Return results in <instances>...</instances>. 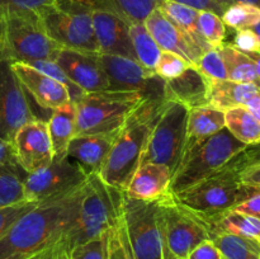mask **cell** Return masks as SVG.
Wrapping results in <instances>:
<instances>
[{
    "instance_id": "obj_24",
    "label": "cell",
    "mask_w": 260,
    "mask_h": 259,
    "mask_svg": "<svg viewBox=\"0 0 260 259\" xmlns=\"http://www.w3.org/2000/svg\"><path fill=\"white\" fill-rule=\"evenodd\" d=\"M47 126L52 144L53 160L65 159L68 156L69 144L76 136V112L73 102L51 112Z\"/></svg>"
},
{
    "instance_id": "obj_7",
    "label": "cell",
    "mask_w": 260,
    "mask_h": 259,
    "mask_svg": "<svg viewBox=\"0 0 260 259\" xmlns=\"http://www.w3.org/2000/svg\"><path fill=\"white\" fill-rule=\"evenodd\" d=\"M93 9L89 0H58L36 14L46 35L60 47L99 53L91 19Z\"/></svg>"
},
{
    "instance_id": "obj_35",
    "label": "cell",
    "mask_w": 260,
    "mask_h": 259,
    "mask_svg": "<svg viewBox=\"0 0 260 259\" xmlns=\"http://www.w3.org/2000/svg\"><path fill=\"white\" fill-rule=\"evenodd\" d=\"M198 27L206 42L213 48H218L226 38V24L220 15L207 10H201L198 14Z\"/></svg>"
},
{
    "instance_id": "obj_47",
    "label": "cell",
    "mask_w": 260,
    "mask_h": 259,
    "mask_svg": "<svg viewBox=\"0 0 260 259\" xmlns=\"http://www.w3.org/2000/svg\"><path fill=\"white\" fill-rule=\"evenodd\" d=\"M159 2H162V0H159ZM169 2L179 3V4L194 8L197 10H207V12H212L215 14L220 15V17H222L223 12L226 9V7L215 2V0H169Z\"/></svg>"
},
{
    "instance_id": "obj_5",
    "label": "cell",
    "mask_w": 260,
    "mask_h": 259,
    "mask_svg": "<svg viewBox=\"0 0 260 259\" xmlns=\"http://www.w3.org/2000/svg\"><path fill=\"white\" fill-rule=\"evenodd\" d=\"M147 96L150 95L142 91L108 89L84 93L73 102L76 112V135L118 132Z\"/></svg>"
},
{
    "instance_id": "obj_21",
    "label": "cell",
    "mask_w": 260,
    "mask_h": 259,
    "mask_svg": "<svg viewBox=\"0 0 260 259\" xmlns=\"http://www.w3.org/2000/svg\"><path fill=\"white\" fill-rule=\"evenodd\" d=\"M116 136L117 132L76 135L69 144L66 157L80 165L88 175L99 174L111 151Z\"/></svg>"
},
{
    "instance_id": "obj_28",
    "label": "cell",
    "mask_w": 260,
    "mask_h": 259,
    "mask_svg": "<svg viewBox=\"0 0 260 259\" xmlns=\"http://www.w3.org/2000/svg\"><path fill=\"white\" fill-rule=\"evenodd\" d=\"M225 128L246 146L260 142V123L245 106L226 109Z\"/></svg>"
},
{
    "instance_id": "obj_51",
    "label": "cell",
    "mask_w": 260,
    "mask_h": 259,
    "mask_svg": "<svg viewBox=\"0 0 260 259\" xmlns=\"http://www.w3.org/2000/svg\"><path fill=\"white\" fill-rule=\"evenodd\" d=\"M248 57L253 61L254 66H255L256 74H258V78L260 80V51H256V52H246Z\"/></svg>"
},
{
    "instance_id": "obj_4",
    "label": "cell",
    "mask_w": 260,
    "mask_h": 259,
    "mask_svg": "<svg viewBox=\"0 0 260 259\" xmlns=\"http://www.w3.org/2000/svg\"><path fill=\"white\" fill-rule=\"evenodd\" d=\"M240 169L231 160L226 167L196 184L174 193L173 200L197 217H208L231 210L251 196L260 192L256 188L244 185L239 178Z\"/></svg>"
},
{
    "instance_id": "obj_15",
    "label": "cell",
    "mask_w": 260,
    "mask_h": 259,
    "mask_svg": "<svg viewBox=\"0 0 260 259\" xmlns=\"http://www.w3.org/2000/svg\"><path fill=\"white\" fill-rule=\"evenodd\" d=\"M12 145L18 164L27 174L52 163L53 151L47 119L37 118L23 124L15 132Z\"/></svg>"
},
{
    "instance_id": "obj_19",
    "label": "cell",
    "mask_w": 260,
    "mask_h": 259,
    "mask_svg": "<svg viewBox=\"0 0 260 259\" xmlns=\"http://www.w3.org/2000/svg\"><path fill=\"white\" fill-rule=\"evenodd\" d=\"M144 24L161 51L177 53L192 66H197L205 51L196 46L182 29H179L172 20L162 14L159 8L150 13Z\"/></svg>"
},
{
    "instance_id": "obj_42",
    "label": "cell",
    "mask_w": 260,
    "mask_h": 259,
    "mask_svg": "<svg viewBox=\"0 0 260 259\" xmlns=\"http://www.w3.org/2000/svg\"><path fill=\"white\" fill-rule=\"evenodd\" d=\"M58 0H0L2 12L37 13L42 8L55 4Z\"/></svg>"
},
{
    "instance_id": "obj_13",
    "label": "cell",
    "mask_w": 260,
    "mask_h": 259,
    "mask_svg": "<svg viewBox=\"0 0 260 259\" xmlns=\"http://www.w3.org/2000/svg\"><path fill=\"white\" fill-rule=\"evenodd\" d=\"M33 119L37 117L12 62L0 60V137L12 142L15 132Z\"/></svg>"
},
{
    "instance_id": "obj_44",
    "label": "cell",
    "mask_w": 260,
    "mask_h": 259,
    "mask_svg": "<svg viewBox=\"0 0 260 259\" xmlns=\"http://www.w3.org/2000/svg\"><path fill=\"white\" fill-rule=\"evenodd\" d=\"M187 259H223V256L217 249V246L213 244V241L211 239H207V240L198 244L188 254Z\"/></svg>"
},
{
    "instance_id": "obj_53",
    "label": "cell",
    "mask_w": 260,
    "mask_h": 259,
    "mask_svg": "<svg viewBox=\"0 0 260 259\" xmlns=\"http://www.w3.org/2000/svg\"><path fill=\"white\" fill-rule=\"evenodd\" d=\"M233 3H246V4H251L254 7H258L260 9V0H231V4Z\"/></svg>"
},
{
    "instance_id": "obj_59",
    "label": "cell",
    "mask_w": 260,
    "mask_h": 259,
    "mask_svg": "<svg viewBox=\"0 0 260 259\" xmlns=\"http://www.w3.org/2000/svg\"><path fill=\"white\" fill-rule=\"evenodd\" d=\"M66 259H68V258H66Z\"/></svg>"
},
{
    "instance_id": "obj_20",
    "label": "cell",
    "mask_w": 260,
    "mask_h": 259,
    "mask_svg": "<svg viewBox=\"0 0 260 259\" xmlns=\"http://www.w3.org/2000/svg\"><path fill=\"white\" fill-rule=\"evenodd\" d=\"M211 80L197 68L190 66L179 76L164 80L165 101L177 102L188 109L210 104Z\"/></svg>"
},
{
    "instance_id": "obj_29",
    "label": "cell",
    "mask_w": 260,
    "mask_h": 259,
    "mask_svg": "<svg viewBox=\"0 0 260 259\" xmlns=\"http://www.w3.org/2000/svg\"><path fill=\"white\" fill-rule=\"evenodd\" d=\"M218 50L225 62L229 80L236 81V83L255 84L260 86L255 66L246 53L238 50L233 43L225 42L218 47Z\"/></svg>"
},
{
    "instance_id": "obj_27",
    "label": "cell",
    "mask_w": 260,
    "mask_h": 259,
    "mask_svg": "<svg viewBox=\"0 0 260 259\" xmlns=\"http://www.w3.org/2000/svg\"><path fill=\"white\" fill-rule=\"evenodd\" d=\"M260 86L255 84L236 83L229 79L226 80H211L210 104L221 111H226L233 107L245 106Z\"/></svg>"
},
{
    "instance_id": "obj_12",
    "label": "cell",
    "mask_w": 260,
    "mask_h": 259,
    "mask_svg": "<svg viewBox=\"0 0 260 259\" xmlns=\"http://www.w3.org/2000/svg\"><path fill=\"white\" fill-rule=\"evenodd\" d=\"M86 179L88 174L83 168L69 157L52 160L47 167L25 175L23 179L24 198L41 202L83 184Z\"/></svg>"
},
{
    "instance_id": "obj_3",
    "label": "cell",
    "mask_w": 260,
    "mask_h": 259,
    "mask_svg": "<svg viewBox=\"0 0 260 259\" xmlns=\"http://www.w3.org/2000/svg\"><path fill=\"white\" fill-rule=\"evenodd\" d=\"M123 190L106 184L99 174L88 175L86 190L70 226L52 248L57 258H68L75 246L106 234L121 218Z\"/></svg>"
},
{
    "instance_id": "obj_37",
    "label": "cell",
    "mask_w": 260,
    "mask_h": 259,
    "mask_svg": "<svg viewBox=\"0 0 260 259\" xmlns=\"http://www.w3.org/2000/svg\"><path fill=\"white\" fill-rule=\"evenodd\" d=\"M190 66L192 65L185 61L182 56L169 52V51H161L156 66H155V74L162 80H170L179 76Z\"/></svg>"
},
{
    "instance_id": "obj_58",
    "label": "cell",
    "mask_w": 260,
    "mask_h": 259,
    "mask_svg": "<svg viewBox=\"0 0 260 259\" xmlns=\"http://www.w3.org/2000/svg\"><path fill=\"white\" fill-rule=\"evenodd\" d=\"M51 259H66L65 256H63V258H51Z\"/></svg>"
},
{
    "instance_id": "obj_17",
    "label": "cell",
    "mask_w": 260,
    "mask_h": 259,
    "mask_svg": "<svg viewBox=\"0 0 260 259\" xmlns=\"http://www.w3.org/2000/svg\"><path fill=\"white\" fill-rule=\"evenodd\" d=\"M55 61L70 80L85 93L108 89V80L98 60V53L61 48Z\"/></svg>"
},
{
    "instance_id": "obj_48",
    "label": "cell",
    "mask_w": 260,
    "mask_h": 259,
    "mask_svg": "<svg viewBox=\"0 0 260 259\" xmlns=\"http://www.w3.org/2000/svg\"><path fill=\"white\" fill-rule=\"evenodd\" d=\"M240 182L248 187L260 189V164L246 167L239 173Z\"/></svg>"
},
{
    "instance_id": "obj_39",
    "label": "cell",
    "mask_w": 260,
    "mask_h": 259,
    "mask_svg": "<svg viewBox=\"0 0 260 259\" xmlns=\"http://www.w3.org/2000/svg\"><path fill=\"white\" fill-rule=\"evenodd\" d=\"M196 68L210 80H226L228 73L218 48H210L201 56Z\"/></svg>"
},
{
    "instance_id": "obj_54",
    "label": "cell",
    "mask_w": 260,
    "mask_h": 259,
    "mask_svg": "<svg viewBox=\"0 0 260 259\" xmlns=\"http://www.w3.org/2000/svg\"><path fill=\"white\" fill-rule=\"evenodd\" d=\"M162 255H164L162 256L164 259H185V258H177V256L173 255V254L168 250V248L165 245H164V254H162Z\"/></svg>"
},
{
    "instance_id": "obj_11",
    "label": "cell",
    "mask_w": 260,
    "mask_h": 259,
    "mask_svg": "<svg viewBox=\"0 0 260 259\" xmlns=\"http://www.w3.org/2000/svg\"><path fill=\"white\" fill-rule=\"evenodd\" d=\"M160 212L164 245L177 258L187 259L198 244L210 239L200 218L178 205L169 193L160 198Z\"/></svg>"
},
{
    "instance_id": "obj_25",
    "label": "cell",
    "mask_w": 260,
    "mask_h": 259,
    "mask_svg": "<svg viewBox=\"0 0 260 259\" xmlns=\"http://www.w3.org/2000/svg\"><path fill=\"white\" fill-rule=\"evenodd\" d=\"M225 128V111L212 104L190 108L188 112L187 141L184 150Z\"/></svg>"
},
{
    "instance_id": "obj_23",
    "label": "cell",
    "mask_w": 260,
    "mask_h": 259,
    "mask_svg": "<svg viewBox=\"0 0 260 259\" xmlns=\"http://www.w3.org/2000/svg\"><path fill=\"white\" fill-rule=\"evenodd\" d=\"M200 221L207 229L210 239L217 234H231L254 239L260 243V218L255 216L231 208L208 217L200 218Z\"/></svg>"
},
{
    "instance_id": "obj_18",
    "label": "cell",
    "mask_w": 260,
    "mask_h": 259,
    "mask_svg": "<svg viewBox=\"0 0 260 259\" xmlns=\"http://www.w3.org/2000/svg\"><path fill=\"white\" fill-rule=\"evenodd\" d=\"M91 19L99 53L126 56L136 60L129 38V24L126 20L109 10L98 8L93 9Z\"/></svg>"
},
{
    "instance_id": "obj_31",
    "label": "cell",
    "mask_w": 260,
    "mask_h": 259,
    "mask_svg": "<svg viewBox=\"0 0 260 259\" xmlns=\"http://www.w3.org/2000/svg\"><path fill=\"white\" fill-rule=\"evenodd\" d=\"M129 38L134 47L136 60L144 66L146 70L155 73V66L161 53V48L152 38L144 23H134L129 24Z\"/></svg>"
},
{
    "instance_id": "obj_41",
    "label": "cell",
    "mask_w": 260,
    "mask_h": 259,
    "mask_svg": "<svg viewBox=\"0 0 260 259\" xmlns=\"http://www.w3.org/2000/svg\"><path fill=\"white\" fill-rule=\"evenodd\" d=\"M107 234L75 246L68 259H107Z\"/></svg>"
},
{
    "instance_id": "obj_55",
    "label": "cell",
    "mask_w": 260,
    "mask_h": 259,
    "mask_svg": "<svg viewBox=\"0 0 260 259\" xmlns=\"http://www.w3.org/2000/svg\"><path fill=\"white\" fill-rule=\"evenodd\" d=\"M215 2L220 3L221 5H223V7H226V8L231 4V0H215Z\"/></svg>"
},
{
    "instance_id": "obj_36",
    "label": "cell",
    "mask_w": 260,
    "mask_h": 259,
    "mask_svg": "<svg viewBox=\"0 0 260 259\" xmlns=\"http://www.w3.org/2000/svg\"><path fill=\"white\" fill-rule=\"evenodd\" d=\"M107 259H134L122 218L107 234Z\"/></svg>"
},
{
    "instance_id": "obj_57",
    "label": "cell",
    "mask_w": 260,
    "mask_h": 259,
    "mask_svg": "<svg viewBox=\"0 0 260 259\" xmlns=\"http://www.w3.org/2000/svg\"><path fill=\"white\" fill-rule=\"evenodd\" d=\"M0 27H2V13H0Z\"/></svg>"
},
{
    "instance_id": "obj_30",
    "label": "cell",
    "mask_w": 260,
    "mask_h": 259,
    "mask_svg": "<svg viewBox=\"0 0 260 259\" xmlns=\"http://www.w3.org/2000/svg\"><path fill=\"white\" fill-rule=\"evenodd\" d=\"M93 8L106 9L126 20L128 24L144 23L159 5V0H89Z\"/></svg>"
},
{
    "instance_id": "obj_45",
    "label": "cell",
    "mask_w": 260,
    "mask_h": 259,
    "mask_svg": "<svg viewBox=\"0 0 260 259\" xmlns=\"http://www.w3.org/2000/svg\"><path fill=\"white\" fill-rule=\"evenodd\" d=\"M233 161L235 163V165L240 170L246 167L260 164V142L256 145H251V146L246 147L235 159H233Z\"/></svg>"
},
{
    "instance_id": "obj_50",
    "label": "cell",
    "mask_w": 260,
    "mask_h": 259,
    "mask_svg": "<svg viewBox=\"0 0 260 259\" xmlns=\"http://www.w3.org/2000/svg\"><path fill=\"white\" fill-rule=\"evenodd\" d=\"M245 107L250 111V113L258 119V122L260 123V89L250 96V99L246 102Z\"/></svg>"
},
{
    "instance_id": "obj_10",
    "label": "cell",
    "mask_w": 260,
    "mask_h": 259,
    "mask_svg": "<svg viewBox=\"0 0 260 259\" xmlns=\"http://www.w3.org/2000/svg\"><path fill=\"white\" fill-rule=\"evenodd\" d=\"M189 109L177 102L165 101L141 157V164L157 163L174 174L184 152ZM140 164V165H141Z\"/></svg>"
},
{
    "instance_id": "obj_46",
    "label": "cell",
    "mask_w": 260,
    "mask_h": 259,
    "mask_svg": "<svg viewBox=\"0 0 260 259\" xmlns=\"http://www.w3.org/2000/svg\"><path fill=\"white\" fill-rule=\"evenodd\" d=\"M20 168L15 157L14 149L10 141L0 137V170Z\"/></svg>"
},
{
    "instance_id": "obj_43",
    "label": "cell",
    "mask_w": 260,
    "mask_h": 259,
    "mask_svg": "<svg viewBox=\"0 0 260 259\" xmlns=\"http://www.w3.org/2000/svg\"><path fill=\"white\" fill-rule=\"evenodd\" d=\"M233 45L241 52H256L260 51V38L253 28L236 30Z\"/></svg>"
},
{
    "instance_id": "obj_16",
    "label": "cell",
    "mask_w": 260,
    "mask_h": 259,
    "mask_svg": "<svg viewBox=\"0 0 260 259\" xmlns=\"http://www.w3.org/2000/svg\"><path fill=\"white\" fill-rule=\"evenodd\" d=\"M12 68L27 95L41 108L52 112L73 102L68 88L42 71L24 62H12Z\"/></svg>"
},
{
    "instance_id": "obj_26",
    "label": "cell",
    "mask_w": 260,
    "mask_h": 259,
    "mask_svg": "<svg viewBox=\"0 0 260 259\" xmlns=\"http://www.w3.org/2000/svg\"><path fill=\"white\" fill-rule=\"evenodd\" d=\"M157 8L161 10L162 14L168 19L172 20L179 29H182L187 35V37L201 50L206 52L210 48H213L206 42V40L201 35L200 27H198V14L201 10L179 4V3L169 2V0L159 2Z\"/></svg>"
},
{
    "instance_id": "obj_33",
    "label": "cell",
    "mask_w": 260,
    "mask_h": 259,
    "mask_svg": "<svg viewBox=\"0 0 260 259\" xmlns=\"http://www.w3.org/2000/svg\"><path fill=\"white\" fill-rule=\"evenodd\" d=\"M221 18L226 27L235 30L248 29L260 22V9L246 3H233L226 8Z\"/></svg>"
},
{
    "instance_id": "obj_32",
    "label": "cell",
    "mask_w": 260,
    "mask_h": 259,
    "mask_svg": "<svg viewBox=\"0 0 260 259\" xmlns=\"http://www.w3.org/2000/svg\"><path fill=\"white\" fill-rule=\"evenodd\" d=\"M223 259H260V243L254 239L231 234H217L211 238Z\"/></svg>"
},
{
    "instance_id": "obj_9",
    "label": "cell",
    "mask_w": 260,
    "mask_h": 259,
    "mask_svg": "<svg viewBox=\"0 0 260 259\" xmlns=\"http://www.w3.org/2000/svg\"><path fill=\"white\" fill-rule=\"evenodd\" d=\"M121 218L134 259H164L160 200L122 197Z\"/></svg>"
},
{
    "instance_id": "obj_14",
    "label": "cell",
    "mask_w": 260,
    "mask_h": 259,
    "mask_svg": "<svg viewBox=\"0 0 260 259\" xmlns=\"http://www.w3.org/2000/svg\"><path fill=\"white\" fill-rule=\"evenodd\" d=\"M98 60L108 80V90L142 91L147 95L162 94L164 80L146 70L137 60L107 53H98Z\"/></svg>"
},
{
    "instance_id": "obj_6",
    "label": "cell",
    "mask_w": 260,
    "mask_h": 259,
    "mask_svg": "<svg viewBox=\"0 0 260 259\" xmlns=\"http://www.w3.org/2000/svg\"><path fill=\"white\" fill-rule=\"evenodd\" d=\"M246 145L234 137L226 128L196 142L183 152L179 165L169 184L170 195L196 184L226 167L246 149Z\"/></svg>"
},
{
    "instance_id": "obj_2",
    "label": "cell",
    "mask_w": 260,
    "mask_h": 259,
    "mask_svg": "<svg viewBox=\"0 0 260 259\" xmlns=\"http://www.w3.org/2000/svg\"><path fill=\"white\" fill-rule=\"evenodd\" d=\"M164 102L162 94L147 96L117 132L111 151L99 172V177L106 184L119 190L126 189L141 164L145 147Z\"/></svg>"
},
{
    "instance_id": "obj_40",
    "label": "cell",
    "mask_w": 260,
    "mask_h": 259,
    "mask_svg": "<svg viewBox=\"0 0 260 259\" xmlns=\"http://www.w3.org/2000/svg\"><path fill=\"white\" fill-rule=\"evenodd\" d=\"M38 203L40 202L28 201L24 198V200L22 201H18V202L10 203V205L0 207V239L14 226V223L17 222L22 216H24L25 213L29 212L32 208H35L36 206L38 205Z\"/></svg>"
},
{
    "instance_id": "obj_38",
    "label": "cell",
    "mask_w": 260,
    "mask_h": 259,
    "mask_svg": "<svg viewBox=\"0 0 260 259\" xmlns=\"http://www.w3.org/2000/svg\"><path fill=\"white\" fill-rule=\"evenodd\" d=\"M28 65L33 66V68L42 71V73L46 74V75L51 76L52 79L57 80L58 83L63 84V85L68 88L69 93H70V96H71V101L73 102H75L76 99L80 98V96L85 93V91L81 90L78 85H75V84L70 80V78L66 75L65 71L58 66V63L56 62V61L37 60V61H32V62L28 63Z\"/></svg>"
},
{
    "instance_id": "obj_56",
    "label": "cell",
    "mask_w": 260,
    "mask_h": 259,
    "mask_svg": "<svg viewBox=\"0 0 260 259\" xmlns=\"http://www.w3.org/2000/svg\"><path fill=\"white\" fill-rule=\"evenodd\" d=\"M253 29L255 30V33L259 36V38H260V22L255 25V27H253Z\"/></svg>"
},
{
    "instance_id": "obj_49",
    "label": "cell",
    "mask_w": 260,
    "mask_h": 259,
    "mask_svg": "<svg viewBox=\"0 0 260 259\" xmlns=\"http://www.w3.org/2000/svg\"><path fill=\"white\" fill-rule=\"evenodd\" d=\"M234 210H238L240 211V212L248 213V215L255 216V217L260 218V192L255 193V195L251 196L250 198L244 201L243 203H240V205H238L236 207H234Z\"/></svg>"
},
{
    "instance_id": "obj_22",
    "label": "cell",
    "mask_w": 260,
    "mask_h": 259,
    "mask_svg": "<svg viewBox=\"0 0 260 259\" xmlns=\"http://www.w3.org/2000/svg\"><path fill=\"white\" fill-rule=\"evenodd\" d=\"M173 173L169 167L157 163L141 164L127 184L124 195L140 201H156L169 192Z\"/></svg>"
},
{
    "instance_id": "obj_52",
    "label": "cell",
    "mask_w": 260,
    "mask_h": 259,
    "mask_svg": "<svg viewBox=\"0 0 260 259\" xmlns=\"http://www.w3.org/2000/svg\"><path fill=\"white\" fill-rule=\"evenodd\" d=\"M51 258H57V256L55 255V253H53L52 249H50V250L46 251V253L41 254V255L33 256V258H30V259H51Z\"/></svg>"
},
{
    "instance_id": "obj_8",
    "label": "cell",
    "mask_w": 260,
    "mask_h": 259,
    "mask_svg": "<svg viewBox=\"0 0 260 259\" xmlns=\"http://www.w3.org/2000/svg\"><path fill=\"white\" fill-rule=\"evenodd\" d=\"M0 13V60L24 63L56 60L62 47L46 35L36 13Z\"/></svg>"
},
{
    "instance_id": "obj_34",
    "label": "cell",
    "mask_w": 260,
    "mask_h": 259,
    "mask_svg": "<svg viewBox=\"0 0 260 259\" xmlns=\"http://www.w3.org/2000/svg\"><path fill=\"white\" fill-rule=\"evenodd\" d=\"M27 173L22 168L0 170V207L24 200L23 179Z\"/></svg>"
},
{
    "instance_id": "obj_1",
    "label": "cell",
    "mask_w": 260,
    "mask_h": 259,
    "mask_svg": "<svg viewBox=\"0 0 260 259\" xmlns=\"http://www.w3.org/2000/svg\"><path fill=\"white\" fill-rule=\"evenodd\" d=\"M86 182L41 201L22 216L0 239V259H30L52 249L75 217Z\"/></svg>"
}]
</instances>
